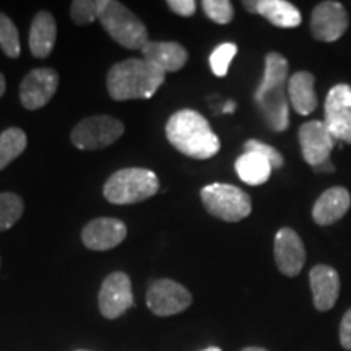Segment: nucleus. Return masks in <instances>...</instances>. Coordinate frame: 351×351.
Returning <instances> with one entry per match:
<instances>
[{
    "label": "nucleus",
    "instance_id": "obj_13",
    "mask_svg": "<svg viewBox=\"0 0 351 351\" xmlns=\"http://www.w3.org/2000/svg\"><path fill=\"white\" fill-rule=\"evenodd\" d=\"M298 137H300L302 158H304L307 165L315 168V166L330 160V153L333 150V145H335V138H333L326 122H306V124L301 125Z\"/></svg>",
    "mask_w": 351,
    "mask_h": 351
},
{
    "label": "nucleus",
    "instance_id": "obj_37",
    "mask_svg": "<svg viewBox=\"0 0 351 351\" xmlns=\"http://www.w3.org/2000/svg\"><path fill=\"white\" fill-rule=\"evenodd\" d=\"M204 351H221L218 348V346H210V348H207V350H204Z\"/></svg>",
    "mask_w": 351,
    "mask_h": 351
},
{
    "label": "nucleus",
    "instance_id": "obj_9",
    "mask_svg": "<svg viewBox=\"0 0 351 351\" xmlns=\"http://www.w3.org/2000/svg\"><path fill=\"white\" fill-rule=\"evenodd\" d=\"M98 304L101 314L106 319L121 317L134 306V293L129 275L124 271H112L101 285Z\"/></svg>",
    "mask_w": 351,
    "mask_h": 351
},
{
    "label": "nucleus",
    "instance_id": "obj_24",
    "mask_svg": "<svg viewBox=\"0 0 351 351\" xmlns=\"http://www.w3.org/2000/svg\"><path fill=\"white\" fill-rule=\"evenodd\" d=\"M25 210L23 199L13 192H0V231L10 230L21 218Z\"/></svg>",
    "mask_w": 351,
    "mask_h": 351
},
{
    "label": "nucleus",
    "instance_id": "obj_38",
    "mask_svg": "<svg viewBox=\"0 0 351 351\" xmlns=\"http://www.w3.org/2000/svg\"><path fill=\"white\" fill-rule=\"evenodd\" d=\"M0 263H2V262H0Z\"/></svg>",
    "mask_w": 351,
    "mask_h": 351
},
{
    "label": "nucleus",
    "instance_id": "obj_14",
    "mask_svg": "<svg viewBox=\"0 0 351 351\" xmlns=\"http://www.w3.org/2000/svg\"><path fill=\"white\" fill-rule=\"evenodd\" d=\"M275 262L278 270L287 276L301 274L306 263L304 244L296 231L291 228H282L275 236Z\"/></svg>",
    "mask_w": 351,
    "mask_h": 351
},
{
    "label": "nucleus",
    "instance_id": "obj_29",
    "mask_svg": "<svg viewBox=\"0 0 351 351\" xmlns=\"http://www.w3.org/2000/svg\"><path fill=\"white\" fill-rule=\"evenodd\" d=\"M244 150L245 152H256V153H258V155H262L263 158H267V160L270 161L271 168L274 169H278L283 166V156L280 155V153L276 152L274 147H270V145H267L263 142H258V140H247L244 145Z\"/></svg>",
    "mask_w": 351,
    "mask_h": 351
},
{
    "label": "nucleus",
    "instance_id": "obj_28",
    "mask_svg": "<svg viewBox=\"0 0 351 351\" xmlns=\"http://www.w3.org/2000/svg\"><path fill=\"white\" fill-rule=\"evenodd\" d=\"M202 7L205 15L218 25H228L234 16L232 3L228 0H204Z\"/></svg>",
    "mask_w": 351,
    "mask_h": 351
},
{
    "label": "nucleus",
    "instance_id": "obj_33",
    "mask_svg": "<svg viewBox=\"0 0 351 351\" xmlns=\"http://www.w3.org/2000/svg\"><path fill=\"white\" fill-rule=\"evenodd\" d=\"M234 109H236V103L234 101H230V103H226L225 108H223V112L231 114V112H234Z\"/></svg>",
    "mask_w": 351,
    "mask_h": 351
},
{
    "label": "nucleus",
    "instance_id": "obj_23",
    "mask_svg": "<svg viewBox=\"0 0 351 351\" xmlns=\"http://www.w3.org/2000/svg\"><path fill=\"white\" fill-rule=\"evenodd\" d=\"M28 138L19 127H10L0 134V171L7 168L13 160H16L25 152Z\"/></svg>",
    "mask_w": 351,
    "mask_h": 351
},
{
    "label": "nucleus",
    "instance_id": "obj_16",
    "mask_svg": "<svg viewBox=\"0 0 351 351\" xmlns=\"http://www.w3.org/2000/svg\"><path fill=\"white\" fill-rule=\"evenodd\" d=\"M309 285L313 291L314 307L320 313L330 311L340 295V276L330 265H315L309 271Z\"/></svg>",
    "mask_w": 351,
    "mask_h": 351
},
{
    "label": "nucleus",
    "instance_id": "obj_15",
    "mask_svg": "<svg viewBox=\"0 0 351 351\" xmlns=\"http://www.w3.org/2000/svg\"><path fill=\"white\" fill-rule=\"evenodd\" d=\"M127 236V226L117 218H96L83 228L82 241L91 251H109L117 247Z\"/></svg>",
    "mask_w": 351,
    "mask_h": 351
},
{
    "label": "nucleus",
    "instance_id": "obj_6",
    "mask_svg": "<svg viewBox=\"0 0 351 351\" xmlns=\"http://www.w3.org/2000/svg\"><path fill=\"white\" fill-rule=\"evenodd\" d=\"M200 197L207 212L223 221H241L252 212V202L249 194L231 184H210L202 189Z\"/></svg>",
    "mask_w": 351,
    "mask_h": 351
},
{
    "label": "nucleus",
    "instance_id": "obj_21",
    "mask_svg": "<svg viewBox=\"0 0 351 351\" xmlns=\"http://www.w3.org/2000/svg\"><path fill=\"white\" fill-rule=\"evenodd\" d=\"M257 13L278 28H296L301 25V12L287 0H257Z\"/></svg>",
    "mask_w": 351,
    "mask_h": 351
},
{
    "label": "nucleus",
    "instance_id": "obj_19",
    "mask_svg": "<svg viewBox=\"0 0 351 351\" xmlns=\"http://www.w3.org/2000/svg\"><path fill=\"white\" fill-rule=\"evenodd\" d=\"M315 78L309 72H296L288 80V99L293 109L301 116H309L317 108Z\"/></svg>",
    "mask_w": 351,
    "mask_h": 351
},
{
    "label": "nucleus",
    "instance_id": "obj_10",
    "mask_svg": "<svg viewBox=\"0 0 351 351\" xmlns=\"http://www.w3.org/2000/svg\"><path fill=\"white\" fill-rule=\"evenodd\" d=\"M326 125L333 138L351 143V86L340 83L326 98Z\"/></svg>",
    "mask_w": 351,
    "mask_h": 351
},
{
    "label": "nucleus",
    "instance_id": "obj_3",
    "mask_svg": "<svg viewBox=\"0 0 351 351\" xmlns=\"http://www.w3.org/2000/svg\"><path fill=\"white\" fill-rule=\"evenodd\" d=\"M166 73L147 59H127L108 72L109 96L116 101L150 99L165 83Z\"/></svg>",
    "mask_w": 351,
    "mask_h": 351
},
{
    "label": "nucleus",
    "instance_id": "obj_7",
    "mask_svg": "<svg viewBox=\"0 0 351 351\" xmlns=\"http://www.w3.org/2000/svg\"><path fill=\"white\" fill-rule=\"evenodd\" d=\"M124 134V124L111 116H90L75 125L70 140L78 150H101L117 142Z\"/></svg>",
    "mask_w": 351,
    "mask_h": 351
},
{
    "label": "nucleus",
    "instance_id": "obj_32",
    "mask_svg": "<svg viewBox=\"0 0 351 351\" xmlns=\"http://www.w3.org/2000/svg\"><path fill=\"white\" fill-rule=\"evenodd\" d=\"M314 169H315V173H333V171H335V166H333L330 160H327L326 163L315 166Z\"/></svg>",
    "mask_w": 351,
    "mask_h": 351
},
{
    "label": "nucleus",
    "instance_id": "obj_1",
    "mask_svg": "<svg viewBox=\"0 0 351 351\" xmlns=\"http://www.w3.org/2000/svg\"><path fill=\"white\" fill-rule=\"evenodd\" d=\"M288 60L278 52L265 57V72L254 99L271 130L283 132L289 125Z\"/></svg>",
    "mask_w": 351,
    "mask_h": 351
},
{
    "label": "nucleus",
    "instance_id": "obj_11",
    "mask_svg": "<svg viewBox=\"0 0 351 351\" xmlns=\"http://www.w3.org/2000/svg\"><path fill=\"white\" fill-rule=\"evenodd\" d=\"M59 86V73L54 69H34L20 85V101L28 111L46 106Z\"/></svg>",
    "mask_w": 351,
    "mask_h": 351
},
{
    "label": "nucleus",
    "instance_id": "obj_18",
    "mask_svg": "<svg viewBox=\"0 0 351 351\" xmlns=\"http://www.w3.org/2000/svg\"><path fill=\"white\" fill-rule=\"evenodd\" d=\"M143 59L152 62L163 72H178L186 65L189 52L179 43L148 41L142 49Z\"/></svg>",
    "mask_w": 351,
    "mask_h": 351
},
{
    "label": "nucleus",
    "instance_id": "obj_17",
    "mask_svg": "<svg viewBox=\"0 0 351 351\" xmlns=\"http://www.w3.org/2000/svg\"><path fill=\"white\" fill-rule=\"evenodd\" d=\"M350 207V192L345 187H330L314 204L313 218L319 226H330L343 218Z\"/></svg>",
    "mask_w": 351,
    "mask_h": 351
},
{
    "label": "nucleus",
    "instance_id": "obj_31",
    "mask_svg": "<svg viewBox=\"0 0 351 351\" xmlns=\"http://www.w3.org/2000/svg\"><path fill=\"white\" fill-rule=\"evenodd\" d=\"M339 337H340V345L343 346L346 351H351V307L345 313L343 319H341Z\"/></svg>",
    "mask_w": 351,
    "mask_h": 351
},
{
    "label": "nucleus",
    "instance_id": "obj_12",
    "mask_svg": "<svg viewBox=\"0 0 351 351\" xmlns=\"http://www.w3.org/2000/svg\"><path fill=\"white\" fill-rule=\"evenodd\" d=\"M348 13L340 2H322L311 16V33L315 39L333 43L343 36L348 28Z\"/></svg>",
    "mask_w": 351,
    "mask_h": 351
},
{
    "label": "nucleus",
    "instance_id": "obj_36",
    "mask_svg": "<svg viewBox=\"0 0 351 351\" xmlns=\"http://www.w3.org/2000/svg\"><path fill=\"white\" fill-rule=\"evenodd\" d=\"M241 351H269V350L261 348V346H247V348H244V350H241Z\"/></svg>",
    "mask_w": 351,
    "mask_h": 351
},
{
    "label": "nucleus",
    "instance_id": "obj_5",
    "mask_svg": "<svg viewBox=\"0 0 351 351\" xmlns=\"http://www.w3.org/2000/svg\"><path fill=\"white\" fill-rule=\"evenodd\" d=\"M98 20L109 36L127 49L142 51L148 43L147 26L117 0H101Z\"/></svg>",
    "mask_w": 351,
    "mask_h": 351
},
{
    "label": "nucleus",
    "instance_id": "obj_25",
    "mask_svg": "<svg viewBox=\"0 0 351 351\" xmlns=\"http://www.w3.org/2000/svg\"><path fill=\"white\" fill-rule=\"evenodd\" d=\"M0 47H2L3 54L10 57V59H16L21 51L19 29H16L15 23L2 12H0Z\"/></svg>",
    "mask_w": 351,
    "mask_h": 351
},
{
    "label": "nucleus",
    "instance_id": "obj_35",
    "mask_svg": "<svg viewBox=\"0 0 351 351\" xmlns=\"http://www.w3.org/2000/svg\"><path fill=\"white\" fill-rule=\"evenodd\" d=\"M3 93H5V77L0 73V98H2Z\"/></svg>",
    "mask_w": 351,
    "mask_h": 351
},
{
    "label": "nucleus",
    "instance_id": "obj_27",
    "mask_svg": "<svg viewBox=\"0 0 351 351\" xmlns=\"http://www.w3.org/2000/svg\"><path fill=\"white\" fill-rule=\"evenodd\" d=\"M101 0H75L70 5V16L75 25H90L98 20Z\"/></svg>",
    "mask_w": 351,
    "mask_h": 351
},
{
    "label": "nucleus",
    "instance_id": "obj_34",
    "mask_svg": "<svg viewBox=\"0 0 351 351\" xmlns=\"http://www.w3.org/2000/svg\"><path fill=\"white\" fill-rule=\"evenodd\" d=\"M244 7L247 8L249 12L257 13V2H244Z\"/></svg>",
    "mask_w": 351,
    "mask_h": 351
},
{
    "label": "nucleus",
    "instance_id": "obj_8",
    "mask_svg": "<svg viewBox=\"0 0 351 351\" xmlns=\"http://www.w3.org/2000/svg\"><path fill=\"white\" fill-rule=\"evenodd\" d=\"M191 304V291L174 280L161 278L148 287L147 306L153 314L160 317L184 313Z\"/></svg>",
    "mask_w": 351,
    "mask_h": 351
},
{
    "label": "nucleus",
    "instance_id": "obj_26",
    "mask_svg": "<svg viewBox=\"0 0 351 351\" xmlns=\"http://www.w3.org/2000/svg\"><path fill=\"white\" fill-rule=\"evenodd\" d=\"M236 54H238V46L234 43H225L219 44L210 56V67H212V72L217 77H226L228 69L234 59Z\"/></svg>",
    "mask_w": 351,
    "mask_h": 351
},
{
    "label": "nucleus",
    "instance_id": "obj_2",
    "mask_svg": "<svg viewBox=\"0 0 351 351\" xmlns=\"http://www.w3.org/2000/svg\"><path fill=\"white\" fill-rule=\"evenodd\" d=\"M166 137L176 150L194 160H210L219 152L218 135L194 109L174 112L166 124Z\"/></svg>",
    "mask_w": 351,
    "mask_h": 351
},
{
    "label": "nucleus",
    "instance_id": "obj_22",
    "mask_svg": "<svg viewBox=\"0 0 351 351\" xmlns=\"http://www.w3.org/2000/svg\"><path fill=\"white\" fill-rule=\"evenodd\" d=\"M239 179L249 186H262L270 179L271 165L267 158L256 152H244L234 163Z\"/></svg>",
    "mask_w": 351,
    "mask_h": 351
},
{
    "label": "nucleus",
    "instance_id": "obj_30",
    "mask_svg": "<svg viewBox=\"0 0 351 351\" xmlns=\"http://www.w3.org/2000/svg\"><path fill=\"white\" fill-rule=\"evenodd\" d=\"M168 7L179 16H191L195 13L197 3L194 0H168Z\"/></svg>",
    "mask_w": 351,
    "mask_h": 351
},
{
    "label": "nucleus",
    "instance_id": "obj_4",
    "mask_svg": "<svg viewBox=\"0 0 351 351\" xmlns=\"http://www.w3.org/2000/svg\"><path fill=\"white\" fill-rule=\"evenodd\" d=\"M160 191L156 174L145 168H125L114 173L103 187L108 202L116 205L138 204Z\"/></svg>",
    "mask_w": 351,
    "mask_h": 351
},
{
    "label": "nucleus",
    "instance_id": "obj_20",
    "mask_svg": "<svg viewBox=\"0 0 351 351\" xmlns=\"http://www.w3.org/2000/svg\"><path fill=\"white\" fill-rule=\"evenodd\" d=\"M57 38V25L49 12L36 13L29 28V51L38 59H44L54 49Z\"/></svg>",
    "mask_w": 351,
    "mask_h": 351
}]
</instances>
